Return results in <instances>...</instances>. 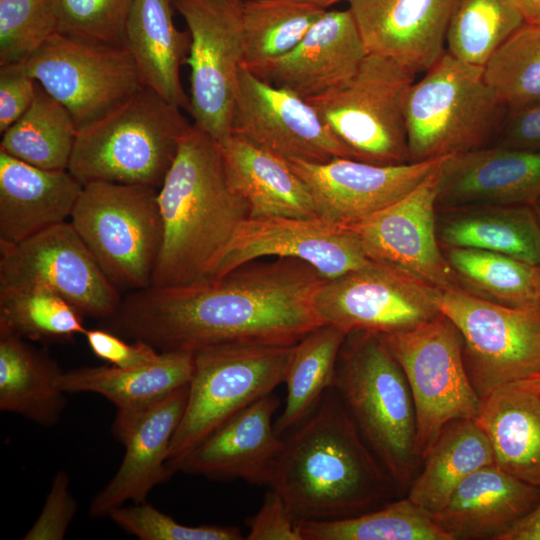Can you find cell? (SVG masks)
<instances>
[{
    "mask_svg": "<svg viewBox=\"0 0 540 540\" xmlns=\"http://www.w3.org/2000/svg\"><path fill=\"white\" fill-rule=\"evenodd\" d=\"M326 280L301 260H254L218 278L128 292L104 323L159 352L194 353L223 344L292 346L324 324L315 297Z\"/></svg>",
    "mask_w": 540,
    "mask_h": 540,
    "instance_id": "obj_1",
    "label": "cell"
},
{
    "mask_svg": "<svg viewBox=\"0 0 540 540\" xmlns=\"http://www.w3.org/2000/svg\"><path fill=\"white\" fill-rule=\"evenodd\" d=\"M268 486L295 521L353 517L398 492L333 388L284 439Z\"/></svg>",
    "mask_w": 540,
    "mask_h": 540,
    "instance_id": "obj_2",
    "label": "cell"
},
{
    "mask_svg": "<svg viewBox=\"0 0 540 540\" xmlns=\"http://www.w3.org/2000/svg\"><path fill=\"white\" fill-rule=\"evenodd\" d=\"M157 198L163 239L151 286L207 279L250 208L229 182L217 141L196 125L182 136Z\"/></svg>",
    "mask_w": 540,
    "mask_h": 540,
    "instance_id": "obj_3",
    "label": "cell"
},
{
    "mask_svg": "<svg viewBox=\"0 0 540 540\" xmlns=\"http://www.w3.org/2000/svg\"><path fill=\"white\" fill-rule=\"evenodd\" d=\"M331 388L398 491L408 490L421 461L415 407L406 375L380 334L346 335Z\"/></svg>",
    "mask_w": 540,
    "mask_h": 540,
    "instance_id": "obj_4",
    "label": "cell"
},
{
    "mask_svg": "<svg viewBox=\"0 0 540 540\" xmlns=\"http://www.w3.org/2000/svg\"><path fill=\"white\" fill-rule=\"evenodd\" d=\"M190 125L180 108L142 86L112 112L78 130L68 171L83 185L109 182L159 189Z\"/></svg>",
    "mask_w": 540,
    "mask_h": 540,
    "instance_id": "obj_5",
    "label": "cell"
},
{
    "mask_svg": "<svg viewBox=\"0 0 540 540\" xmlns=\"http://www.w3.org/2000/svg\"><path fill=\"white\" fill-rule=\"evenodd\" d=\"M507 113L484 67L445 51L407 96L409 160L440 159L493 145Z\"/></svg>",
    "mask_w": 540,
    "mask_h": 540,
    "instance_id": "obj_6",
    "label": "cell"
},
{
    "mask_svg": "<svg viewBox=\"0 0 540 540\" xmlns=\"http://www.w3.org/2000/svg\"><path fill=\"white\" fill-rule=\"evenodd\" d=\"M292 346L223 344L193 353V372L167 466L182 459L220 426L284 383Z\"/></svg>",
    "mask_w": 540,
    "mask_h": 540,
    "instance_id": "obj_7",
    "label": "cell"
},
{
    "mask_svg": "<svg viewBox=\"0 0 540 540\" xmlns=\"http://www.w3.org/2000/svg\"><path fill=\"white\" fill-rule=\"evenodd\" d=\"M158 189L85 184L70 222L108 280L121 292L151 286L163 239Z\"/></svg>",
    "mask_w": 540,
    "mask_h": 540,
    "instance_id": "obj_8",
    "label": "cell"
},
{
    "mask_svg": "<svg viewBox=\"0 0 540 540\" xmlns=\"http://www.w3.org/2000/svg\"><path fill=\"white\" fill-rule=\"evenodd\" d=\"M418 74L368 53L343 84L306 99L355 160L398 165L410 162L406 101Z\"/></svg>",
    "mask_w": 540,
    "mask_h": 540,
    "instance_id": "obj_9",
    "label": "cell"
},
{
    "mask_svg": "<svg viewBox=\"0 0 540 540\" xmlns=\"http://www.w3.org/2000/svg\"><path fill=\"white\" fill-rule=\"evenodd\" d=\"M434 295L462 336L464 365L481 401L501 387L540 377V307L493 304L457 286L434 287Z\"/></svg>",
    "mask_w": 540,
    "mask_h": 540,
    "instance_id": "obj_10",
    "label": "cell"
},
{
    "mask_svg": "<svg viewBox=\"0 0 540 540\" xmlns=\"http://www.w3.org/2000/svg\"><path fill=\"white\" fill-rule=\"evenodd\" d=\"M380 335L406 375L423 461L446 424L475 419L479 412L481 400L464 365L462 336L441 312L411 329Z\"/></svg>",
    "mask_w": 540,
    "mask_h": 540,
    "instance_id": "obj_11",
    "label": "cell"
},
{
    "mask_svg": "<svg viewBox=\"0 0 540 540\" xmlns=\"http://www.w3.org/2000/svg\"><path fill=\"white\" fill-rule=\"evenodd\" d=\"M25 64L36 82L68 110L78 130L112 112L142 87L126 47L57 32Z\"/></svg>",
    "mask_w": 540,
    "mask_h": 540,
    "instance_id": "obj_12",
    "label": "cell"
},
{
    "mask_svg": "<svg viewBox=\"0 0 540 540\" xmlns=\"http://www.w3.org/2000/svg\"><path fill=\"white\" fill-rule=\"evenodd\" d=\"M26 288L49 290L83 316L103 321L122 301L70 221L0 246V291Z\"/></svg>",
    "mask_w": 540,
    "mask_h": 540,
    "instance_id": "obj_13",
    "label": "cell"
},
{
    "mask_svg": "<svg viewBox=\"0 0 540 540\" xmlns=\"http://www.w3.org/2000/svg\"><path fill=\"white\" fill-rule=\"evenodd\" d=\"M191 43L190 115L217 142L232 134L238 71L243 62L242 0H171Z\"/></svg>",
    "mask_w": 540,
    "mask_h": 540,
    "instance_id": "obj_14",
    "label": "cell"
},
{
    "mask_svg": "<svg viewBox=\"0 0 540 540\" xmlns=\"http://www.w3.org/2000/svg\"><path fill=\"white\" fill-rule=\"evenodd\" d=\"M324 324L346 334L411 329L440 313L434 287L386 264H369L327 279L315 297Z\"/></svg>",
    "mask_w": 540,
    "mask_h": 540,
    "instance_id": "obj_15",
    "label": "cell"
},
{
    "mask_svg": "<svg viewBox=\"0 0 540 540\" xmlns=\"http://www.w3.org/2000/svg\"><path fill=\"white\" fill-rule=\"evenodd\" d=\"M232 134L286 160L324 163L352 158L314 107L299 95L271 85L240 65Z\"/></svg>",
    "mask_w": 540,
    "mask_h": 540,
    "instance_id": "obj_16",
    "label": "cell"
},
{
    "mask_svg": "<svg viewBox=\"0 0 540 540\" xmlns=\"http://www.w3.org/2000/svg\"><path fill=\"white\" fill-rule=\"evenodd\" d=\"M439 166L399 200L346 227L371 261L440 288L456 286V281L437 235Z\"/></svg>",
    "mask_w": 540,
    "mask_h": 540,
    "instance_id": "obj_17",
    "label": "cell"
},
{
    "mask_svg": "<svg viewBox=\"0 0 540 540\" xmlns=\"http://www.w3.org/2000/svg\"><path fill=\"white\" fill-rule=\"evenodd\" d=\"M266 256L301 260L327 279L371 262L356 234L346 226L321 218L249 217L207 279Z\"/></svg>",
    "mask_w": 540,
    "mask_h": 540,
    "instance_id": "obj_18",
    "label": "cell"
},
{
    "mask_svg": "<svg viewBox=\"0 0 540 540\" xmlns=\"http://www.w3.org/2000/svg\"><path fill=\"white\" fill-rule=\"evenodd\" d=\"M444 158L398 165L341 157L324 163L297 159L288 162L307 185L319 218L348 226L411 192Z\"/></svg>",
    "mask_w": 540,
    "mask_h": 540,
    "instance_id": "obj_19",
    "label": "cell"
},
{
    "mask_svg": "<svg viewBox=\"0 0 540 540\" xmlns=\"http://www.w3.org/2000/svg\"><path fill=\"white\" fill-rule=\"evenodd\" d=\"M188 384L136 410H117L112 425L125 454L115 475L93 498L89 514L105 517L124 504L145 502L149 492L171 477L169 446L183 416Z\"/></svg>",
    "mask_w": 540,
    "mask_h": 540,
    "instance_id": "obj_20",
    "label": "cell"
},
{
    "mask_svg": "<svg viewBox=\"0 0 540 540\" xmlns=\"http://www.w3.org/2000/svg\"><path fill=\"white\" fill-rule=\"evenodd\" d=\"M367 55L349 8L326 10L287 54L245 67L271 85L310 99L349 80Z\"/></svg>",
    "mask_w": 540,
    "mask_h": 540,
    "instance_id": "obj_21",
    "label": "cell"
},
{
    "mask_svg": "<svg viewBox=\"0 0 540 540\" xmlns=\"http://www.w3.org/2000/svg\"><path fill=\"white\" fill-rule=\"evenodd\" d=\"M539 201L540 151L493 144L445 157L439 166L437 208Z\"/></svg>",
    "mask_w": 540,
    "mask_h": 540,
    "instance_id": "obj_22",
    "label": "cell"
},
{
    "mask_svg": "<svg viewBox=\"0 0 540 540\" xmlns=\"http://www.w3.org/2000/svg\"><path fill=\"white\" fill-rule=\"evenodd\" d=\"M454 0H348L368 53L426 72L446 51Z\"/></svg>",
    "mask_w": 540,
    "mask_h": 540,
    "instance_id": "obj_23",
    "label": "cell"
},
{
    "mask_svg": "<svg viewBox=\"0 0 540 540\" xmlns=\"http://www.w3.org/2000/svg\"><path fill=\"white\" fill-rule=\"evenodd\" d=\"M279 404L273 393L255 401L191 450L176 472L268 485L284 444L273 424Z\"/></svg>",
    "mask_w": 540,
    "mask_h": 540,
    "instance_id": "obj_24",
    "label": "cell"
},
{
    "mask_svg": "<svg viewBox=\"0 0 540 540\" xmlns=\"http://www.w3.org/2000/svg\"><path fill=\"white\" fill-rule=\"evenodd\" d=\"M539 501L540 487L494 463L465 478L432 519L452 540H498Z\"/></svg>",
    "mask_w": 540,
    "mask_h": 540,
    "instance_id": "obj_25",
    "label": "cell"
},
{
    "mask_svg": "<svg viewBox=\"0 0 540 540\" xmlns=\"http://www.w3.org/2000/svg\"><path fill=\"white\" fill-rule=\"evenodd\" d=\"M68 170H45L0 151V246L71 217L83 189Z\"/></svg>",
    "mask_w": 540,
    "mask_h": 540,
    "instance_id": "obj_26",
    "label": "cell"
},
{
    "mask_svg": "<svg viewBox=\"0 0 540 540\" xmlns=\"http://www.w3.org/2000/svg\"><path fill=\"white\" fill-rule=\"evenodd\" d=\"M230 184L250 217L319 218L312 195L288 160L235 134L217 142Z\"/></svg>",
    "mask_w": 540,
    "mask_h": 540,
    "instance_id": "obj_27",
    "label": "cell"
},
{
    "mask_svg": "<svg viewBox=\"0 0 540 540\" xmlns=\"http://www.w3.org/2000/svg\"><path fill=\"white\" fill-rule=\"evenodd\" d=\"M171 0H135L125 29L129 50L142 86L168 103L190 111V100L181 83L191 38L173 20Z\"/></svg>",
    "mask_w": 540,
    "mask_h": 540,
    "instance_id": "obj_28",
    "label": "cell"
},
{
    "mask_svg": "<svg viewBox=\"0 0 540 540\" xmlns=\"http://www.w3.org/2000/svg\"><path fill=\"white\" fill-rule=\"evenodd\" d=\"M474 420L491 443L494 463L540 487V391L530 382L501 387L481 401Z\"/></svg>",
    "mask_w": 540,
    "mask_h": 540,
    "instance_id": "obj_29",
    "label": "cell"
},
{
    "mask_svg": "<svg viewBox=\"0 0 540 540\" xmlns=\"http://www.w3.org/2000/svg\"><path fill=\"white\" fill-rule=\"evenodd\" d=\"M440 209L441 247L480 249L540 266V223L533 206L471 204Z\"/></svg>",
    "mask_w": 540,
    "mask_h": 540,
    "instance_id": "obj_30",
    "label": "cell"
},
{
    "mask_svg": "<svg viewBox=\"0 0 540 540\" xmlns=\"http://www.w3.org/2000/svg\"><path fill=\"white\" fill-rule=\"evenodd\" d=\"M193 364L191 352H161L154 362L137 367L102 365L62 371L57 385L64 393L100 394L117 410H136L189 384Z\"/></svg>",
    "mask_w": 540,
    "mask_h": 540,
    "instance_id": "obj_31",
    "label": "cell"
},
{
    "mask_svg": "<svg viewBox=\"0 0 540 540\" xmlns=\"http://www.w3.org/2000/svg\"><path fill=\"white\" fill-rule=\"evenodd\" d=\"M62 370L47 353L25 339L0 333V410L53 426L66 406L57 385Z\"/></svg>",
    "mask_w": 540,
    "mask_h": 540,
    "instance_id": "obj_32",
    "label": "cell"
},
{
    "mask_svg": "<svg viewBox=\"0 0 540 540\" xmlns=\"http://www.w3.org/2000/svg\"><path fill=\"white\" fill-rule=\"evenodd\" d=\"M423 461V469L410 484L407 496L433 516L465 478L494 464V454L487 435L474 419H457L445 425Z\"/></svg>",
    "mask_w": 540,
    "mask_h": 540,
    "instance_id": "obj_33",
    "label": "cell"
},
{
    "mask_svg": "<svg viewBox=\"0 0 540 540\" xmlns=\"http://www.w3.org/2000/svg\"><path fill=\"white\" fill-rule=\"evenodd\" d=\"M346 335L333 325L323 324L293 345L284 380L285 406L274 424L279 436L304 421L332 387Z\"/></svg>",
    "mask_w": 540,
    "mask_h": 540,
    "instance_id": "obj_34",
    "label": "cell"
},
{
    "mask_svg": "<svg viewBox=\"0 0 540 540\" xmlns=\"http://www.w3.org/2000/svg\"><path fill=\"white\" fill-rule=\"evenodd\" d=\"M456 286L493 304L512 308H539L535 268L513 257L462 247H442Z\"/></svg>",
    "mask_w": 540,
    "mask_h": 540,
    "instance_id": "obj_35",
    "label": "cell"
},
{
    "mask_svg": "<svg viewBox=\"0 0 540 540\" xmlns=\"http://www.w3.org/2000/svg\"><path fill=\"white\" fill-rule=\"evenodd\" d=\"M78 128L68 110L37 83L28 110L2 133L0 151L45 170H68Z\"/></svg>",
    "mask_w": 540,
    "mask_h": 540,
    "instance_id": "obj_36",
    "label": "cell"
},
{
    "mask_svg": "<svg viewBox=\"0 0 540 540\" xmlns=\"http://www.w3.org/2000/svg\"><path fill=\"white\" fill-rule=\"evenodd\" d=\"M302 540H452L408 496L333 521H296Z\"/></svg>",
    "mask_w": 540,
    "mask_h": 540,
    "instance_id": "obj_37",
    "label": "cell"
},
{
    "mask_svg": "<svg viewBox=\"0 0 540 540\" xmlns=\"http://www.w3.org/2000/svg\"><path fill=\"white\" fill-rule=\"evenodd\" d=\"M325 11L296 0H242V65L254 66L287 54Z\"/></svg>",
    "mask_w": 540,
    "mask_h": 540,
    "instance_id": "obj_38",
    "label": "cell"
},
{
    "mask_svg": "<svg viewBox=\"0 0 540 540\" xmlns=\"http://www.w3.org/2000/svg\"><path fill=\"white\" fill-rule=\"evenodd\" d=\"M524 23L516 0H454L446 51L460 61L485 67Z\"/></svg>",
    "mask_w": 540,
    "mask_h": 540,
    "instance_id": "obj_39",
    "label": "cell"
},
{
    "mask_svg": "<svg viewBox=\"0 0 540 540\" xmlns=\"http://www.w3.org/2000/svg\"><path fill=\"white\" fill-rule=\"evenodd\" d=\"M83 315L43 288L0 291V333L43 342H67L85 334Z\"/></svg>",
    "mask_w": 540,
    "mask_h": 540,
    "instance_id": "obj_40",
    "label": "cell"
},
{
    "mask_svg": "<svg viewBox=\"0 0 540 540\" xmlns=\"http://www.w3.org/2000/svg\"><path fill=\"white\" fill-rule=\"evenodd\" d=\"M484 70L508 111L540 104V26L524 23Z\"/></svg>",
    "mask_w": 540,
    "mask_h": 540,
    "instance_id": "obj_41",
    "label": "cell"
},
{
    "mask_svg": "<svg viewBox=\"0 0 540 540\" xmlns=\"http://www.w3.org/2000/svg\"><path fill=\"white\" fill-rule=\"evenodd\" d=\"M135 0H51L56 32L92 43L125 47L126 23Z\"/></svg>",
    "mask_w": 540,
    "mask_h": 540,
    "instance_id": "obj_42",
    "label": "cell"
},
{
    "mask_svg": "<svg viewBox=\"0 0 540 540\" xmlns=\"http://www.w3.org/2000/svg\"><path fill=\"white\" fill-rule=\"evenodd\" d=\"M54 33L51 0H0V66L25 63Z\"/></svg>",
    "mask_w": 540,
    "mask_h": 540,
    "instance_id": "obj_43",
    "label": "cell"
},
{
    "mask_svg": "<svg viewBox=\"0 0 540 540\" xmlns=\"http://www.w3.org/2000/svg\"><path fill=\"white\" fill-rule=\"evenodd\" d=\"M118 526L141 540H241L235 526H187L142 502L118 507L108 515Z\"/></svg>",
    "mask_w": 540,
    "mask_h": 540,
    "instance_id": "obj_44",
    "label": "cell"
},
{
    "mask_svg": "<svg viewBox=\"0 0 540 540\" xmlns=\"http://www.w3.org/2000/svg\"><path fill=\"white\" fill-rule=\"evenodd\" d=\"M66 472L58 471L47 495L43 509L23 537L24 540H62L77 511Z\"/></svg>",
    "mask_w": 540,
    "mask_h": 540,
    "instance_id": "obj_45",
    "label": "cell"
},
{
    "mask_svg": "<svg viewBox=\"0 0 540 540\" xmlns=\"http://www.w3.org/2000/svg\"><path fill=\"white\" fill-rule=\"evenodd\" d=\"M37 82L25 63L0 66V132H5L31 106Z\"/></svg>",
    "mask_w": 540,
    "mask_h": 540,
    "instance_id": "obj_46",
    "label": "cell"
},
{
    "mask_svg": "<svg viewBox=\"0 0 540 540\" xmlns=\"http://www.w3.org/2000/svg\"><path fill=\"white\" fill-rule=\"evenodd\" d=\"M84 336L89 348L98 358L120 368L149 364L161 354L144 342L128 343L107 329H87Z\"/></svg>",
    "mask_w": 540,
    "mask_h": 540,
    "instance_id": "obj_47",
    "label": "cell"
},
{
    "mask_svg": "<svg viewBox=\"0 0 540 540\" xmlns=\"http://www.w3.org/2000/svg\"><path fill=\"white\" fill-rule=\"evenodd\" d=\"M246 540H302L296 521L281 496L270 489L256 514L245 521Z\"/></svg>",
    "mask_w": 540,
    "mask_h": 540,
    "instance_id": "obj_48",
    "label": "cell"
},
{
    "mask_svg": "<svg viewBox=\"0 0 540 540\" xmlns=\"http://www.w3.org/2000/svg\"><path fill=\"white\" fill-rule=\"evenodd\" d=\"M494 144L540 151V104L508 111Z\"/></svg>",
    "mask_w": 540,
    "mask_h": 540,
    "instance_id": "obj_49",
    "label": "cell"
},
{
    "mask_svg": "<svg viewBox=\"0 0 540 540\" xmlns=\"http://www.w3.org/2000/svg\"><path fill=\"white\" fill-rule=\"evenodd\" d=\"M498 540H540V501L529 514L512 525Z\"/></svg>",
    "mask_w": 540,
    "mask_h": 540,
    "instance_id": "obj_50",
    "label": "cell"
},
{
    "mask_svg": "<svg viewBox=\"0 0 540 540\" xmlns=\"http://www.w3.org/2000/svg\"><path fill=\"white\" fill-rule=\"evenodd\" d=\"M525 23L540 26V0H516Z\"/></svg>",
    "mask_w": 540,
    "mask_h": 540,
    "instance_id": "obj_51",
    "label": "cell"
},
{
    "mask_svg": "<svg viewBox=\"0 0 540 540\" xmlns=\"http://www.w3.org/2000/svg\"><path fill=\"white\" fill-rule=\"evenodd\" d=\"M296 1L308 4V5H312L321 9H326L327 7L341 0H296Z\"/></svg>",
    "mask_w": 540,
    "mask_h": 540,
    "instance_id": "obj_52",
    "label": "cell"
},
{
    "mask_svg": "<svg viewBox=\"0 0 540 540\" xmlns=\"http://www.w3.org/2000/svg\"><path fill=\"white\" fill-rule=\"evenodd\" d=\"M535 282L540 297V266H536L535 268Z\"/></svg>",
    "mask_w": 540,
    "mask_h": 540,
    "instance_id": "obj_53",
    "label": "cell"
},
{
    "mask_svg": "<svg viewBox=\"0 0 540 540\" xmlns=\"http://www.w3.org/2000/svg\"><path fill=\"white\" fill-rule=\"evenodd\" d=\"M535 213L537 215L538 221L540 223V201L537 202L534 206Z\"/></svg>",
    "mask_w": 540,
    "mask_h": 540,
    "instance_id": "obj_54",
    "label": "cell"
},
{
    "mask_svg": "<svg viewBox=\"0 0 540 540\" xmlns=\"http://www.w3.org/2000/svg\"><path fill=\"white\" fill-rule=\"evenodd\" d=\"M530 383L533 384L540 391V377L534 381H531Z\"/></svg>",
    "mask_w": 540,
    "mask_h": 540,
    "instance_id": "obj_55",
    "label": "cell"
}]
</instances>
